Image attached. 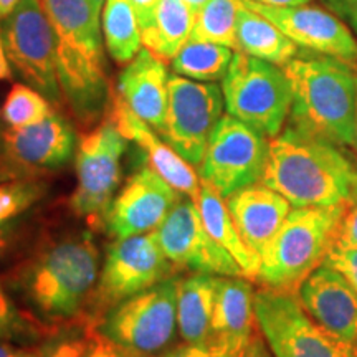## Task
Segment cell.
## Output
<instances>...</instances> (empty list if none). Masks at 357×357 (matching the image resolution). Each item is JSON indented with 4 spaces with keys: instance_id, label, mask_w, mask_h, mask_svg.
Returning a JSON list of instances; mask_svg holds the SVG:
<instances>
[{
    "instance_id": "obj_1",
    "label": "cell",
    "mask_w": 357,
    "mask_h": 357,
    "mask_svg": "<svg viewBox=\"0 0 357 357\" xmlns=\"http://www.w3.org/2000/svg\"><path fill=\"white\" fill-rule=\"evenodd\" d=\"M261 184L291 207H351L357 202V154L352 147L287 126L270 139Z\"/></svg>"
},
{
    "instance_id": "obj_2",
    "label": "cell",
    "mask_w": 357,
    "mask_h": 357,
    "mask_svg": "<svg viewBox=\"0 0 357 357\" xmlns=\"http://www.w3.org/2000/svg\"><path fill=\"white\" fill-rule=\"evenodd\" d=\"M56 38L61 98L82 123L106 113L111 84L101 40L102 0H42Z\"/></svg>"
},
{
    "instance_id": "obj_3",
    "label": "cell",
    "mask_w": 357,
    "mask_h": 357,
    "mask_svg": "<svg viewBox=\"0 0 357 357\" xmlns=\"http://www.w3.org/2000/svg\"><path fill=\"white\" fill-rule=\"evenodd\" d=\"M100 278V252L91 234L45 243L19 273L25 300L43 321L84 323V311Z\"/></svg>"
},
{
    "instance_id": "obj_4",
    "label": "cell",
    "mask_w": 357,
    "mask_h": 357,
    "mask_svg": "<svg viewBox=\"0 0 357 357\" xmlns=\"http://www.w3.org/2000/svg\"><path fill=\"white\" fill-rule=\"evenodd\" d=\"M284 73L291 84L289 123L298 131L356 147L357 75L333 56H296Z\"/></svg>"
},
{
    "instance_id": "obj_5",
    "label": "cell",
    "mask_w": 357,
    "mask_h": 357,
    "mask_svg": "<svg viewBox=\"0 0 357 357\" xmlns=\"http://www.w3.org/2000/svg\"><path fill=\"white\" fill-rule=\"evenodd\" d=\"M347 207H293L261 253L257 280L261 287L298 293L323 265Z\"/></svg>"
},
{
    "instance_id": "obj_6",
    "label": "cell",
    "mask_w": 357,
    "mask_h": 357,
    "mask_svg": "<svg viewBox=\"0 0 357 357\" xmlns=\"http://www.w3.org/2000/svg\"><path fill=\"white\" fill-rule=\"evenodd\" d=\"M227 113L268 139L283 131L291 111V84L280 66L235 52L222 79Z\"/></svg>"
},
{
    "instance_id": "obj_7",
    "label": "cell",
    "mask_w": 357,
    "mask_h": 357,
    "mask_svg": "<svg viewBox=\"0 0 357 357\" xmlns=\"http://www.w3.org/2000/svg\"><path fill=\"white\" fill-rule=\"evenodd\" d=\"M174 270L154 231L116 240L108 247L96 288L88 300L86 328L96 326L119 303L169 280Z\"/></svg>"
},
{
    "instance_id": "obj_8",
    "label": "cell",
    "mask_w": 357,
    "mask_h": 357,
    "mask_svg": "<svg viewBox=\"0 0 357 357\" xmlns=\"http://www.w3.org/2000/svg\"><path fill=\"white\" fill-rule=\"evenodd\" d=\"M93 328L132 357H159L177 328V280L169 278L119 303Z\"/></svg>"
},
{
    "instance_id": "obj_9",
    "label": "cell",
    "mask_w": 357,
    "mask_h": 357,
    "mask_svg": "<svg viewBox=\"0 0 357 357\" xmlns=\"http://www.w3.org/2000/svg\"><path fill=\"white\" fill-rule=\"evenodd\" d=\"M257 326L275 357H357L305 310L298 293L261 287L255 291Z\"/></svg>"
},
{
    "instance_id": "obj_10",
    "label": "cell",
    "mask_w": 357,
    "mask_h": 357,
    "mask_svg": "<svg viewBox=\"0 0 357 357\" xmlns=\"http://www.w3.org/2000/svg\"><path fill=\"white\" fill-rule=\"evenodd\" d=\"M8 61L30 86L58 105L61 89L56 75V38L42 0H20L0 22Z\"/></svg>"
},
{
    "instance_id": "obj_11",
    "label": "cell",
    "mask_w": 357,
    "mask_h": 357,
    "mask_svg": "<svg viewBox=\"0 0 357 357\" xmlns=\"http://www.w3.org/2000/svg\"><path fill=\"white\" fill-rule=\"evenodd\" d=\"M126 149L128 139L108 118L79 139L78 184L70 207L75 215L84 217L93 227L105 223L106 212L121 182V160Z\"/></svg>"
},
{
    "instance_id": "obj_12",
    "label": "cell",
    "mask_w": 357,
    "mask_h": 357,
    "mask_svg": "<svg viewBox=\"0 0 357 357\" xmlns=\"http://www.w3.org/2000/svg\"><path fill=\"white\" fill-rule=\"evenodd\" d=\"M270 139L234 116H222L208 137L199 176L222 197L260 184L268 162Z\"/></svg>"
},
{
    "instance_id": "obj_13",
    "label": "cell",
    "mask_w": 357,
    "mask_h": 357,
    "mask_svg": "<svg viewBox=\"0 0 357 357\" xmlns=\"http://www.w3.org/2000/svg\"><path fill=\"white\" fill-rule=\"evenodd\" d=\"M166 123L159 136L192 166H200L208 137L220 121L223 93L215 83L171 75Z\"/></svg>"
},
{
    "instance_id": "obj_14",
    "label": "cell",
    "mask_w": 357,
    "mask_h": 357,
    "mask_svg": "<svg viewBox=\"0 0 357 357\" xmlns=\"http://www.w3.org/2000/svg\"><path fill=\"white\" fill-rule=\"evenodd\" d=\"M160 250L174 268L217 276H243L235 258L205 229L197 202L178 199L164 222L154 230Z\"/></svg>"
},
{
    "instance_id": "obj_15",
    "label": "cell",
    "mask_w": 357,
    "mask_h": 357,
    "mask_svg": "<svg viewBox=\"0 0 357 357\" xmlns=\"http://www.w3.org/2000/svg\"><path fill=\"white\" fill-rule=\"evenodd\" d=\"M0 178L19 177L65 166L75 153L73 128L56 113L24 128H8L0 136Z\"/></svg>"
},
{
    "instance_id": "obj_16",
    "label": "cell",
    "mask_w": 357,
    "mask_h": 357,
    "mask_svg": "<svg viewBox=\"0 0 357 357\" xmlns=\"http://www.w3.org/2000/svg\"><path fill=\"white\" fill-rule=\"evenodd\" d=\"M181 194L153 167L144 166L128 178L114 195L105 217V225L114 240L154 231Z\"/></svg>"
},
{
    "instance_id": "obj_17",
    "label": "cell",
    "mask_w": 357,
    "mask_h": 357,
    "mask_svg": "<svg viewBox=\"0 0 357 357\" xmlns=\"http://www.w3.org/2000/svg\"><path fill=\"white\" fill-rule=\"evenodd\" d=\"M252 10L275 24L287 37L306 50L357 63V42L351 30L333 13L316 7H271L243 0Z\"/></svg>"
},
{
    "instance_id": "obj_18",
    "label": "cell",
    "mask_w": 357,
    "mask_h": 357,
    "mask_svg": "<svg viewBox=\"0 0 357 357\" xmlns=\"http://www.w3.org/2000/svg\"><path fill=\"white\" fill-rule=\"evenodd\" d=\"M106 116L116 129L144 151L149 167H153L164 181H167L178 194L197 202L200 194V176L190 162L174 151L154 129L139 116H136L126 105L118 89L111 88Z\"/></svg>"
},
{
    "instance_id": "obj_19",
    "label": "cell",
    "mask_w": 357,
    "mask_h": 357,
    "mask_svg": "<svg viewBox=\"0 0 357 357\" xmlns=\"http://www.w3.org/2000/svg\"><path fill=\"white\" fill-rule=\"evenodd\" d=\"M257 331L255 291L250 280L243 276H218L207 347L234 357H245Z\"/></svg>"
},
{
    "instance_id": "obj_20",
    "label": "cell",
    "mask_w": 357,
    "mask_h": 357,
    "mask_svg": "<svg viewBox=\"0 0 357 357\" xmlns=\"http://www.w3.org/2000/svg\"><path fill=\"white\" fill-rule=\"evenodd\" d=\"M298 294L311 318L341 341L357 347V293L337 271L321 265Z\"/></svg>"
},
{
    "instance_id": "obj_21",
    "label": "cell",
    "mask_w": 357,
    "mask_h": 357,
    "mask_svg": "<svg viewBox=\"0 0 357 357\" xmlns=\"http://www.w3.org/2000/svg\"><path fill=\"white\" fill-rule=\"evenodd\" d=\"M167 84L166 61L142 48L119 75L116 89L132 113L160 134L167 113Z\"/></svg>"
},
{
    "instance_id": "obj_22",
    "label": "cell",
    "mask_w": 357,
    "mask_h": 357,
    "mask_svg": "<svg viewBox=\"0 0 357 357\" xmlns=\"http://www.w3.org/2000/svg\"><path fill=\"white\" fill-rule=\"evenodd\" d=\"M225 202L243 242L261 260V253L291 212V204L261 182L234 192Z\"/></svg>"
},
{
    "instance_id": "obj_23",
    "label": "cell",
    "mask_w": 357,
    "mask_h": 357,
    "mask_svg": "<svg viewBox=\"0 0 357 357\" xmlns=\"http://www.w3.org/2000/svg\"><path fill=\"white\" fill-rule=\"evenodd\" d=\"M218 276L194 273L177 280V329L182 341L207 347Z\"/></svg>"
},
{
    "instance_id": "obj_24",
    "label": "cell",
    "mask_w": 357,
    "mask_h": 357,
    "mask_svg": "<svg viewBox=\"0 0 357 357\" xmlns=\"http://www.w3.org/2000/svg\"><path fill=\"white\" fill-rule=\"evenodd\" d=\"M197 207L202 215V222L208 234L223 250L230 253L243 270L245 278L255 281L260 270V257L243 242L236 230L234 218L227 207L225 197H222L211 184L200 178V194Z\"/></svg>"
},
{
    "instance_id": "obj_25",
    "label": "cell",
    "mask_w": 357,
    "mask_h": 357,
    "mask_svg": "<svg viewBox=\"0 0 357 357\" xmlns=\"http://www.w3.org/2000/svg\"><path fill=\"white\" fill-rule=\"evenodd\" d=\"M236 52H243L276 66H287L298 56V45L275 24L245 6L243 0L236 15Z\"/></svg>"
},
{
    "instance_id": "obj_26",
    "label": "cell",
    "mask_w": 357,
    "mask_h": 357,
    "mask_svg": "<svg viewBox=\"0 0 357 357\" xmlns=\"http://www.w3.org/2000/svg\"><path fill=\"white\" fill-rule=\"evenodd\" d=\"M195 13L197 10L184 0H159L153 24L141 32L142 45L166 63L172 61L189 42Z\"/></svg>"
},
{
    "instance_id": "obj_27",
    "label": "cell",
    "mask_w": 357,
    "mask_h": 357,
    "mask_svg": "<svg viewBox=\"0 0 357 357\" xmlns=\"http://www.w3.org/2000/svg\"><path fill=\"white\" fill-rule=\"evenodd\" d=\"M102 33L106 48L118 65H128L141 52V29L129 0H105Z\"/></svg>"
},
{
    "instance_id": "obj_28",
    "label": "cell",
    "mask_w": 357,
    "mask_h": 357,
    "mask_svg": "<svg viewBox=\"0 0 357 357\" xmlns=\"http://www.w3.org/2000/svg\"><path fill=\"white\" fill-rule=\"evenodd\" d=\"M231 58L234 52L229 47L189 38L182 50L172 58V70L176 75L195 82L213 83L225 77Z\"/></svg>"
},
{
    "instance_id": "obj_29",
    "label": "cell",
    "mask_w": 357,
    "mask_h": 357,
    "mask_svg": "<svg viewBox=\"0 0 357 357\" xmlns=\"http://www.w3.org/2000/svg\"><path fill=\"white\" fill-rule=\"evenodd\" d=\"M242 0H207L195 13L190 38L218 43L238 50L236 45V15Z\"/></svg>"
},
{
    "instance_id": "obj_30",
    "label": "cell",
    "mask_w": 357,
    "mask_h": 357,
    "mask_svg": "<svg viewBox=\"0 0 357 357\" xmlns=\"http://www.w3.org/2000/svg\"><path fill=\"white\" fill-rule=\"evenodd\" d=\"M55 114L52 101L30 84L17 83L7 93L0 118L8 128H24Z\"/></svg>"
},
{
    "instance_id": "obj_31",
    "label": "cell",
    "mask_w": 357,
    "mask_h": 357,
    "mask_svg": "<svg viewBox=\"0 0 357 357\" xmlns=\"http://www.w3.org/2000/svg\"><path fill=\"white\" fill-rule=\"evenodd\" d=\"M47 333L33 316L22 312L8 296L0 281V339L3 341H32Z\"/></svg>"
},
{
    "instance_id": "obj_32",
    "label": "cell",
    "mask_w": 357,
    "mask_h": 357,
    "mask_svg": "<svg viewBox=\"0 0 357 357\" xmlns=\"http://www.w3.org/2000/svg\"><path fill=\"white\" fill-rule=\"evenodd\" d=\"M43 187L32 181H13L0 184V227L20 215L42 195Z\"/></svg>"
},
{
    "instance_id": "obj_33",
    "label": "cell",
    "mask_w": 357,
    "mask_h": 357,
    "mask_svg": "<svg viewBox=\"0 0 357 357\" xmlns=\"http://www.w3.org/2000/svg\"><path fill=\"white\" fill-rule=\"evenodd\" d=\"M323 265L337 271L357 293V247L334 243Z\"/></svg>"
},
{
    "instance_id": "obj_34",
    "label": "cell",
    "mask_w": 357,
    "mask_h": 357,
    "mask_svg": "<svg viewBox=\"0 0 357 357\" xmlns=\"http://www.w3.org/2000/svg\"><path fill=\"white\" fill-rule=\"evenodd\" d=\"M84 339H86V346L82 357H132L95 328H86Z\"/></svg>"
},
{
    "instance_id": "obj_35",
    "label": "cell",
    "mask_w": 357,
    "mask_h": 357,
    "mask_svg": "<svg viewBox=\"0 0 357 357\" xmlns=\"http://www.w3.org/2000/svg\"><path fill=\"white\" fill-rule=\"evenodd\" d=\"M336 245H346V247H357V202L347 207L339 222Z\"/></svg>"
},
{
    "instance_id": "obj_36",
    "label": "cell",
    "mask_w": 357,
    "mask_h": 357,
    "mask_svg": "<svg viewBox=\"0 0 357 357\" xmlns=\"http://www.w3.org/2000/svg\"><path fill=\"white\" fill-rule=\"evenodd\" d=\"M159 357H234L225 354V352L215 351L212 347H200V346H192V344H184L171 347L166 352H162Z\"/></svg>"
},
{
    "instance_id": "obj_37",
    "label": "cell",
    "mask_w": 357,
    "mask_h": 357,
    "mask_svg": "<svg viewBox=\"0 0 357 357\" xmlns=\"http://www.w3.org/2000/svg\"><path fill=\"white\" fill-rule=\"evenodd\" d=\"M132 6V10L136 13L137 24H139L141 32L151 26L155 15V8L159 6V0H129Z\"/></svg>"
},
{
    "instance_id": "obj_38",
    "label": "cell",
    "mask_w": 357,
    "mask_h": 357,
    "mask_svg": "<svg viewBox=\"0 0 357 357\" xmlns=\"http://www.w3.org/2000/svg\"><path fill=\"white\" fill-rule=\"evenodd\" d=\"M86 346V339H65V341L58 342L48 356L45 357H82Z\"/></svg>"
},
{
    "instance_id": "obj_39",
    "label": "cell",
    "mask_w": 357,
    "mask_h": 357,
    "mask_svg": "<svg viewBox=\"0 0 357 357\" xmlns=\"http://www.w3.org/2000/svg\"><path fill=\"white\" fill-rule=\"evenodd\" d=\"M328 3L357 29V0H328Z\"/></svg>"
},
{
    "instance_id": "obj_40",
    "label": "cell",
    "mask_w": 357,
    "mask_h": 357,
    "mask_svg": "<svg viewBox=\"0 0 357 357\" xmlns=\"http://www.w3.org/2000/svg\"><path fill=\"white\" fill-rule=\"evenodd\" d=\"M245 357H275L273 352H271L270 347H268L266 341L263 339L260 329H258L255 336H253L252 341H250L247 351H245Z\"/></svg>"
},
{
    "instance_id": "obj_41",
    "label": "cell",
    "mask_w": 357,
    "mask_h": 357,
    "mask_svg": "<svg viewBox=\"0 0 357 357\" xmlns=\"http://www.w3.org/2000/svg\"><path fill=\"white\" fill-rule=\"evenodd\" d=\"M0 357H45L40 356L37 352L24 351L20 347H15L10 344V341H3L0 339Z\"/></svg>"
},
{
    "instance_id": "obj_42",
    "label": "cell",
    "mask_w": 357,
    "mask_h": 357,
    "mask_svg": "<svg viewBox=\"0 0 357 357\" xmlns=\"http://www.w3.org/2000/svg\"><path fill=\"white\" fill-rule=\"evenodd\" d=\"M12 65L8 61L6 47H3L2 33H0V82H7V79H12Z\"/></svg>"
},
{
    "instance_id": "obj_43",
    "label": "cell",
    "mask_w": 357,
    "mask_h": 357,
    "mask_svg": "<svg viewBox=\"0 0 357 357\" xmlns=\"http://www.w3.org/2000/svg\"><path fill=\"white\" fill-rule=\"evenodd\" d=\"M253 2L263 3V6H271V7H300V6H306L310 0H253Z\"/></svg>"
},
{
    "instance_id": "obj_44",
    "label": "cell",
    "mask_w": 357,
    "mask_h": 357,
    "mask_svg": "<svg viewBox=\"0 0 357 357\" xmlns=\"http://www.w3.org/2000/svg\"><path fill=\"white\" fill-rule=\"evenodd\" d=\"M20 0H0V22L7 19L10 13L15 10V7L19 6Z\"/></svg>"
},
{
    "instance_id": "obj_45",
    "label": "cell",
    "mask_w": 357,
    "mask_h": 357,
    "mask_svg": "<svg viewBox=\"0 0 357 357\" xmlns=\"http://www.w3.org/2000/svg\"><path fill=\"white\" fill-rule=\"evenodd\" d=\"M8 245H10V234L6 230V227H0V255L7 252Z\"/></svg>"
},
{
    "instance_id": "obj_46",
    "label": "cell",
    "mask_w": 357,
    "mask_h": 357,
    "mask_svg": "<svg viewBox=\"0 0 357 357\" xmlns=\"http://www.w3.org/2000/svg\"><path fill=\"white\" fill-rule=\"evenodd\" d=\"M356 147H357V132H356Z\"/></svg>"
}]
</instances>
